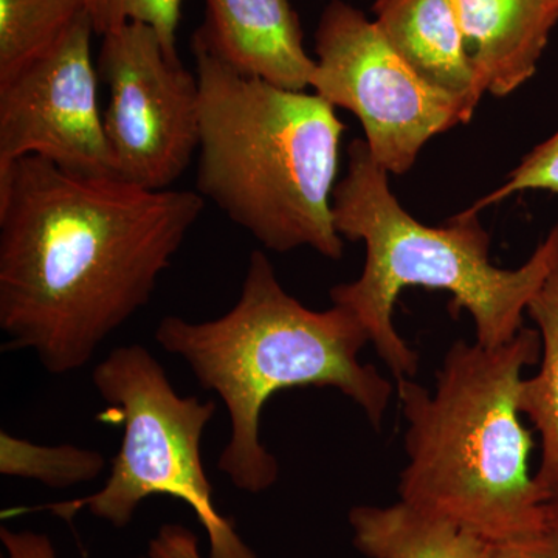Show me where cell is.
I'll return each instance as SVG.
<instances>
[{
	"instance_id": "cell-13",
	"label": "cell",
	"mask_w": 558,
	"mask_h": 558,
	"mask_svg": "<svg viewBox=\"0 0 558 558\" xmlns=\"http://www.w3.org/2000/svg\"><path fill=\"white\" fill-rule=\"evenodd\" d=\"M355 548L369 558H488L494 545L407 502L349 512Z\"/></svg>"
},
{
	"instance_id": "cell-5",
	"label": "cell",
	"mask_w": 558,
	"mask_h": 558,
	"mask_svg": "<svg viewBox=\"0 0 558 558\" xmlns=\"http://www.w3.org/2000/svg\"><path fill=\"white\" fill-rule=\"evenodd\" d=\"M201 86L197 190L264 247L343 256L333 223L344 124L317 94L242 75L191 43Z\"/></svg>"
},
{
	"instance_id": "cell-8",
	"label": "cell",
	"mask_w": 558,
	"mask_h": 558,
	"mask_svg": "<svg viewBox=\"0 0 558 558\" xmlns=\"http://www.w3.org/2000/svg\"><path fill=\"white\" fill-rule=\"evenodd\" d=\"M101 38L97 69L108 87L102 124L117 178L168 190L199 150V80L148 25L126 24Z\"/></svg>"
},
{
	"instance_id": "cell-19",
	"label": "cell",
	"mask_w": 558,
	"mask_h": 558,
	"mask_svg": "<svg viewBox=\"0 0 558 558\" xmlns=\"http://www.w3.org/2000/svg\"><path fill=\"white\" fill-rule=\"evenodd\" d=\"M150 558H205L199 548V538L182 524H165L150 539Z\"/></svg>"
},
{
	"instance_id": "cell-9",
	"label": "cell",
	"mask_w": 558,
	"mask_h": 558,
	"mask_svg": "<svg viewBox=\"0 0 558 558\" xmlns=\"http://www.w3.org/2000/svg\"><path fill=\"white\" fill-rule=\"evenodd\" d=\"M89 14L47 51L0 83V170L40 157L75 174L117 178L92 58Z\"/></svg>"
},
{
	"instance_id": "cell-16",
	"label": "cell",
	"mask_w": 558,
	"mask_h": 558,
	"mask_svg": "<svg viewBox=\"0 0 558 558\" xmlns=\"http://www.w3.org/2000/svg\"><path fill=\"white\" fill-rule=\"evenodd\" d=\"M106 459L100 451L72 444L40 446L0 432V473L11 478L35 480L50 488H69L101 475Z\"/></svg>"
},
{
	"instance_id": "cell-17",
	"label": "cell",
	"mask_w": 558,
	"mask_h": 558,
	"mask_svg": "<svg viewBox=\"0 0 558 558\" xmlns=\"http://www.w3.org/2000/svg\"><path fill=\"white\" fill-rule=\"evenodd\" d=\"M183 0H86L95 35L105 36L126 24H145L159 35L165 50L179 58L178 28Z\"/></svg>"
},
{
	"instance_id": "cell-7",
	"label": "cell",
	"mask_w": 558,
	"mask_h": 558,
	"mask_svg": "<svg viewBox=\"0 0 558 558\" xmlns=\"http://www.w3.org/2000/svg\"><path fill=\"white\" fill-rule=\"evenodd\" d=\"M315 53V94L357 117L371 156L388 174L409 172L428 140L469 123L475 112L425 83L376 22L343 0L323 11Z\"/></svg>"
},
{
	"instance_id": "cell-2",
	"label": "cell",
	"mask_w": 558,
	"mask_h": 558,
	"mask_svg": "<svg viewBox=\"0 0 558 558\" xmlns=\"http://www.w3.org/2000/svg\"><path fill=\"white\" fill-rule=\"evenodd\" d=\"M156 341L178 355L201 387L215 391L230 417V439L218 468L234 487L260 494L279 476L277 458L260 442V413L279 391L339 389L380 428L392 396L391 381L360 362L371 343L351 311L303 306L278 281L260 250L250 255L236 304L207 322L161 318Z\"/></svg>"
},
{
	"instance_id": "cell-22",
	"label": "cell",
	"mask_w": 558,
	"mask_h": 558,
	"mask_svg": "<svg viewBox=\"0 0 558 558\" xmlns=\"http://www.w3.org/2000/svg\"><path fill=\"white\" fill-rule=\"evenodd\" d=\"M546 513H548L550 531H553L558 538V492L546 501Z\"/></svg>"
},
{
	"instance_id": "cell-23",
	"label": "cell",
	"mask_w": 558,
	"mask_h": 558,
	"mask_svg": "<svg viewBox=\"0 0 558 558\" xmlns=\"http://www.w3.org/2000/svg\"><path fill=\"white\" fill-rule=\"evenodd\" d=\"M138 558H150L149 556H143V557H138Z\"/></svg>"
},
{
	"instance_id": "cell-6",
	"label": "cell",
	"mask_w": 558,
	"mask_h": 558,
	"mask_svg": "<svg viewBox=\"0 0 558 558\" xmlns=\"http://www.w3.org/2000/svg\"><path fill=\"white\" fill-rule=\"evenodd\" d=\"M92 381L123 424L119 453L100 490L46 509L64 520L87 509L121 529L134 520L146 499L171 497L196 513L207 532L208 558H258L216 508L202 464V438L216 403L180 396L159 360L142 344L110 351L95 366Z\"/></svg>"
},
{
	"instance_id": "cell-12",
	"label": "cell",
	"mask_w": 558,
	"mask_h": 558,
	"mask_svg": "<svg viewBox=\"0 0 558 558\" xmlns=\"http://www.w3.org/2000/svg\"><path fill=\"white\" fill-rule=\"evenodd\" d=\"M373 11L389 46L425 83L476 109L486 90L451 0H376Z\"/></svg>"
},
{
	"instance_id": "cell-20",
	"label": "cell",
	"mask_w": 558,
	"mask_h": 558,
	"mask_svg": "<svg viewBox=\"0 0 558 558\" xmlns=\"http://www.w3.org/2000/svg\"><path fill=\"white\" fill-rule=\"evenodd\" d=\"M488 558H558V538L549 527L527 537L497 543Z\"/></svg>"
},
{
	"instance_id": "cell-10",
	"label": "cell",
	"mask_w": 558,
	"mask_h": 558,
	"mask_svg": "<svg viewBox=\"0 0 558 558\" xmlns=\"http://www.w3.org/2000/svg\"><path fill=\"white\" fill-rule=\"evenodd\" d=\"M205 21L191 43L245 76L304 90L317 61L304 49L299 14L289 0H204Z\"/></svg>"
},
{
	"instance_id": "cell-11",
	"label": "cell",
	"mask_w": 558,
	"mask_h": 558,
	"mask_svg": "<svg viewBox=\"0 0 558 558\" xmlns=\"http://www.w3.org/2000/svg\"><path fill=\"white\" fill-rule=\"evenodd\" d=\"M484 90L508 97L537 72L558 0H451Z\"/></svg>"
},
{
	"instance_id": "cell-1",
	"label": "cell",
	"mask_w": 558,
	"mask_h": 558,
	"mask_svg": "<svg viewBox=\"0 0 558 558\" xmlns=\"http://www.w3.org/2000/svg\"><path fill=\"white\" fill-rule=\"evenodd\" d=\"M193 191L24 157L0 170V329L50 374L75 373L149 303L204 211Z\"/></svg>"
},
{
	"instance_id": "cell-3",
	"label": "cell",
	"mask_w": 558,
	"mask_h": 558,
	"mask_svg": "<svg viewBox=\"0 0 558 558\" xmlns=\"http://www.w3.org/2000/svg\"><path fill=\"white\" fill-rule=\"evenodd\" d=\"M542 355L538 330L501 347L459 340L436 374V389L398 380L409 464L400 501L492 545L549 529L546 498L529 472L534 440L520 421L523 369Z\"/></svg>"
},
{
	"instance_id": "cell-18",
	"label": "cell",
	"mask_w": 558,
	"mask_h": 558,
	"mask_svg": "<svg viewBox=\"0 0 558 558\" xmlns=\"http://www.w3.org/2000/svg\"><path fill=\"white\" fill-rule=\"evenodd\" d=\"M534 190L558 194V131L531 150L498 190L476 202L469 211L480 213L488 205L508 199L512 194Z\"/></svg>"
},
{
	"instance_id": "cell-14",
	"label": "cell",
	"mask_w": 558,
	"mask_h": 558,
	"mask_svg": "<svg viewBox=\"0 0 558 558\" xmlns=\"http://www.w3.org/2000/svg\"><path fill=\"white\" fill-rule=\"evenodd\" d=\"M526 312L542 339V366L534 377L521 381L519 410L531 418L542 439L534 481L548 501L558 492V264Z\"/></svg>"
},
{
	"instance_id": "cell-15",
	"label": "cell",
	"mask_w": 558,
	"mask_h": 558,
	"mask_svg": "<svg viewBox=\"0 0 558 558\" xmlns=\"http://www.w3.org/2000/svg\"><path fill=\"white\" fill-rule=\"evenodd\" d=\"M87 14L86 0H0V83L58 46Z\"/></svg>"
},
{
	"instance_id": "cell-21",
	"label": "cell",
	"mask_w": 558,
	"mask_h": 558,
	"mask_svg": "<svg viewBox=\"0 0 558 558\" xmlns=\"http://www.w3.org/2000/svg\"><path fill=\"white\" fill-rule=\"evenodd\" d=\"M0 542L7 558H58L53 543L46 534L0 527Z\"/></svg>"
},
{
	"instance_id": "cell-4",
	"label": "cell",
	"mask_w": 558,
	"mask_h": 558,
	"mask_svg": "<svg viewBox=\"0 0 558 558\" xmlns=\"http://www.w3.org/2000/svg\"><path fill=\"white\" fill-rule=\"evenodd\" d=\"M348 157L347 175L333 190V223L341 238L365 242L366 259L355 281L330 289V300L365 326L396 380L413 377L418 368V355L392 323L403 289L447 290L453 315H472L481 347L515 339L529 303L558 264V226L519 269H498L488 256L490 234L480 213L465 209L447 226H424L396 199L388 172L365 140H354Z\"/></svg>"
}]
</instances>
